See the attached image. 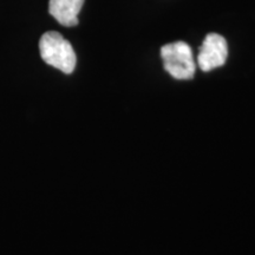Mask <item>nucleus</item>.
Masks as SVG:
<instances>
[{
    "label": "nucleus",
    "instance_id": "1",
    "mask_svg": "<svg viewBox=\"0 0 255 255\" xmlns=\"http://www.w3.org/2000/svg\"><path fill=\"white\" fill-rule=\"evenodd\" d=\"M40 56L44 62L60 71L70 75L76 68V53L69 40L58 32L44 33L39 41Z\"/></svg>",
    "mask_w": 255,
    "mask_h": 255
},
{
    "label": "nucleus",
    "instance_id": "2",
    "mask_svg": "<svg viewBox=\"0 0 255 255\" xmlns=\"http://www.w3.org/2000/svg\"><path fill=\"white\" fill-rule=\"evenodd\" d=\"M161 57L164 69L176 79H191L195 75V60L190 46L184 41H175L162 46Z\"/></svg>",
    "mask_w": 255,
    "mask_h": 255
},
{
    "label": "nucleus",
    "instance_id": "3",
    "mask_svg": "<svg viewBox=\"0 0 255 255\" xmlns=\"http://www.w3.org/2000/svg\"><path fill=\"white\" fill-rule=\"evenodd\" d=\"M228 57V45L225 38L218 33H209L200 47L197 64L202 71L208 72L225 65Z\"/></svg>",
    "mask_w": 255,
    "mask_h": 255
},
{
    "label": "nucleus",
    "instance_id": "4",
    "mask_svg": "<svg viewBox=\"0 0 255 255\" xmlns=\"http://www.w3.org/2000/svg\"><path fill=\"white\" fill-rule=\"evenodd\" d=\"M84 0H50L49 12L63 26L72 27L78 24V14Z\"/></svg>",
    "mask_w": 255,
    "mask_h": 255
}]
</instances>
